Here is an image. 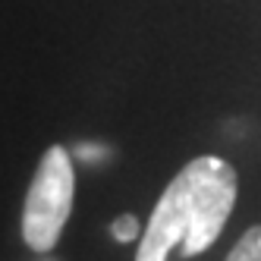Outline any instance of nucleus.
I'll list each match as a JSON object with an SVG mask.
<instances>
[{
  "label": "nucleus",
  "mask_w": 261,
  "mask_h": 261,
  "mask_svg": "<svg viewBox=\"0 0 261 261\" xmlns=\"http://www.w3.org/2000/svg\"><path fill=\"white\" fill-rule=\"evenodd\" d=\"M72 192H76L72 161L63 145H50L38 164L22 208V239L32 252H50L60 242L72 211Z\"/></svg>",
  "instance_id": "nucleus-2"
},
{
  "label": "nucleus",
  "mask_w": 261,
  "mask_h": 261,
  "mask_svg": "<svg viewBox=\"0 0 261 261\" xmlns=\"http://www.w3.org/2000/svg\"><path fill=\"white\" fill-rule=\"evenodd\" d=\"M236 170L214 154L189 161L158 198L145 223L136 261H167L173 246L182 258L211 249L236 204Z\"/></svg>",
  "instance_id": "nucleus-1"
},
{
  "label": "nucleus",
  "mask_w": 261,
  "mask_h": 261,
  "mask_svg": "<svg viewBox=\"0 0 261 261\" xmlns=\"http://www.w3.org/2000/svg\"><path fill=\"white\" fill-rule=\"evenodd\" d=\"M110 233H114L120 242H133V239H139V217H133V214H123L120 220H114V227H110Z\"/></svg>",
  "instance_id": "nucleus-4"
},
{
  "label": "nucleus",
  "mask_w": 261,
  "mask_h": 261,
  "mask_svg": "<svg viewBox=\"0 0 261 261\" xmlns=\"http://www.w3.org/2000/svg\"><path fill=\"white\" fill-rule=\"evenodd\" d=\"M223 261H261V227H249Z\"/></svg>",
  "instance_id": "nucleus-3"
}]
</instances>
